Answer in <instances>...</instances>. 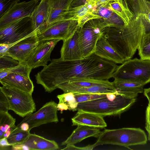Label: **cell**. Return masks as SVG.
<instances>
[{"instance_id": "1", "label": "cell", "mask_w": 150, "mask_h": 150, "mask_svg": "<svg viewBox=\"0 0 150 150\" xmlns=\"http://www.w3.org/2000/svg\"><path fill=\"white\" fill-rule=\"evenodd\" d=\"M118 66L114 62L101 58L95 54L78 60L53 59L35 75L36 83L45 91L51 93L57 86L76 79L91 78L108 80Z\"/></svg>"}, {"instance_id": "2", "label": "cell", "mask_w": 150, "mask_h": 150, "mask_svg": "<svg viewBox=\"0 0 150 150\" xmlns=\"http://www.w3.org/2000/svg\"><path fill=\"white\" fill-rule=\"evenodd\" d=\"M134 15L128 25L122 28L107 27L104 30L109 43L125 61L133 57L147 32L141 16Z\"/></svg>"}, {"instance_id": "3", "label": "cell", "mask_w": 150, "mask_h": 150, "mask_svg": "<svg viewBox=\"0 0 150 150\" xmlns=\"http://www.w3.org/2000/svg\"><path fill=\"white\" fill-rule=\"evenodd\" d=\"M137 98L127 96L120 93L113 100L105 98L79 103L76 111L91 112L103 117L120 115L135 102Z\"/></svg>"}, {"instance_id": "4", "label": "cell", "mask_w": 150, "mask_h": 150, "mask_svg": "<svg viewBox=\"0 0 150 150\" xmlns=\"http://www.w3.org/2000/svg\"><path fill=\"white\" fill-rule=\"evenodd\" d=\"M95 147L103 144L123 146L128 149L132 146L144 145L147 141L144 130L140 128H123L116 129H105L102 131Z\"/></svg>"}, {"instance_id": "5", "label": "cell", "mask_w": 150, "mask_h": 150, "mask_svg": "<svg viewBox=\"0 0 150 150\" xmlns=\"http://www.w3.org/2000/svg\"><path fill=\"white\" fill-rule=\"evenodd\" d=\"M114 79L140 83L150 82V61L135 58L117 66L113 74Z\"/></svg>"}, {"instance_id": "6", "label": "cell", "mask_w": 150, "mask_h": 150, "mask_svg": "<svg viewBox=\"0 0 150 150\" xmlns=\"http://www.w3.org/2000/svg\"><path fill=\"white\" fill-rule=\"evenodd\" d=\"M105 28L102 18L90 20L79 28L78 41L83 58L94 53L97 42Z\"/></svg>"}, {"instance_id": "7", "label": "cell", "mask_w": 150, "mask_h": 150, "mask_svg": "<svg viewBox=\"0 0 150 150\" xmlns=\"http://www.w3.org/2000/svg\"><path fill=\"white\" fill-rule=\"evenodd\" d=\"M6 97L10 110L22 117L33 113L36 110L32 93L7 86L0 87Z\"/></svg>"}, {"instance_id": "8", "label": "cell", "mask_w": 150, "mask_h": 150, "mask_svg": "<svg viewBox=\"0 0 150 150\" xmlns=\"http://www.w3.org/2000/svg\"><path fill=\"white\" fill-rule=\"evenodd\" d=\"M36 33L30 17L20 19L0 29V44H11Z\"/></svg>"}, {"instance_id": "9", "label": "cell", "mask_w": 150, "mask_h": 150, "mask_svg": "<svg viewBox=\"0 0 150 150\" xmlns=\"http://www.w3.org/2000/svg\"><path fill=\"white\" fill-rule=\"evenodd\" d=\"M78 25V20L59 21L48 25L36 35L39 41L57 39L64 41L75 32Z\"/></svg>"}, {"instance_id": "10", "label": "cell", "mask_w": 150, "mask_h": 150, "mask_svg": "<svg viewBox=\"0 0 150 150\" xmlns=\"http://www.w3.org/2000/svg\"><path fill=\"white\" fill-rule=\"evenodd\" d=\"M57 104L53 101L46 103L36 112L26 116L19 124L25 122L29 125V130L41 125L57 122Z\"/></svg>"}, {"instance_id": "11", "label": "cell", "mask_w": 150, "mask_h": 150, "mask_svg": "<svg viewBox=\"0 0 150 150\" xmlns=\"http://www.w3.org/2000/svg\"><path fill=\"white\" fill-rule=\"evenodd\" d=\"M60 39H47L39 41L38 43L30 55L26 62L32 69L40 66L47 65L51 61V53Z\"/></svg>"}, {"instance_id": "12", "label": "cell", "mask_w": 150, "mask_h": 150, "mask_svg": "<svg viewBox=\"0 0 150 150\" xmlns=\"http://www.w3.org/2000/svg\"><path fill=\"white\" fill-rule=\"evenodd\" d=\"M41 0L18 2L0 17V29L23 18L30 17Z\"/></svg>"}, {"instance_id": "13", "label": "cell", "mask_w": 150, "mask_h": 150, "mask_svg": "<svg viewBox=\"0 0 150 150\" xmlns=\"http://www.w3.org/2000/svg\"><path fill=\"white\" fill-rule=\"evenodd\" d=\"M38 42L36 33L34 34L17 42L3 56L10 57L21 64H26L28 57Z\"/></svg>"}, {"instance_id": "14", "label": "cell", "mask_w": 150, "mask_h": 150, "mask_svg": "<svg viewBox=\"0 0 150 150\" xmlns=\"http://www.w3.org/2000/svg\"><path fill=\"white\" fill-rule=\"evenodd\" d=\"M79 28L69 38L63 41L60 50L61 58L67 60L83 58L78 41Z\"/></svg>"}, {"instance_id": "15", "label": "cell", "mask_w": 150, "mask_h": 150, "mask_svg": "<svg viewBox=\"0 0 150 150\" xmlns=\"http://www.w3.org/2000/svg\"><path fill=\"white\" fill-rule=\"evenodd\" d=\"M71 120L72 126L83 125L98 128L107 126L103 117L89 112L78 111Z\"/></svg>"}, {"instance_id": "16", "label": "cell", "mask_w": 150, "mask_h": 150, "mask_svg": "<svg viewBox=\"0 0 150 150\" xmlns=\"http://www.w3.org/2000/svg\"><path fill=\"white\" fill-rule=\"evenodd\" d=\"M94 54L116 64H122L125 61L122 57L109 43L104 33L97 42Z\"/></svg>"}, {"instance_id": "17", "label": "cell", "mask_w": 150, "mask_h": 150, "mask_svg": "<svg viewBox=\"0 0 150 150\" xmlns=\"http://www.w3.org/2000/svg\"><path fill=\"white\" fill-rule=\"evenodd\" d=\"M73 0H49V13L47 26L66 20L67 13Z\"/></svg>"}, {"instance_id": "18", "label": "cell", "mask_w": 150, "mask_h": 150, "mask_svg": "<svg viewBox=\"0 0 150 150\" xmlns=\"http://www.w3.org/2000/svg\"><path fill=\"white\" fill-rule=\"evenodd\" d=\"M49 13V0H41L30 16L36 34L47 26Z\"/></svg>"}, {"instance_id": "19", "label": "cell", "mask_w": 150, "mask_h": 150, "mask_svg": "<svg viewBox=\"0 0 150 150\" xmlns=\"http://www.w3.org/2000/svg\"><path fill=\"white\" fill-rule=\"evenodd\" d=\"M98 128L83 125L77 126L70 135L61 143L62 145H74L90 137L98 138L102 132Z\"/></svg>"}, {"instance_id": "20", "label": "cell", "mask_w": 150, "mask_h": 150, "mask_svg": "<svg viewBox=\"0 0 150 150\" xmlns=\"http://www.w3.org/2000/svg\"><path fill=\"white\" fill-rule=\"evenodd\" d=\"M3 86H7L32 93L34 86L30 77L16 73L10 74L0 79Z\"/></svg>"}, {"instance_id": "21", "label": "cell", "mask_w": 150, "mask_h": 150, "mask_svg": "<svg viewBox=\"0 0 150 150\" xmlns=\"http://www.w3.org/2000/svg\"><path fill=\"white\" fill-rule=\"evenodd\" d=\"M95 86H104L117 91L112 82L109 81L108 80L91 78L78 79L66 82L59 85L57 88L62 90L69 88L89 87Z\"/></svg>"}, {"instance_id": "22", "label": "cell", "mask_w": 150, "mask_h": 150, "mask_svg": "<svg viewBox=\"0 0 150 150\" xmlns=\"http://www.w3.org/2000/svg\"><path fill=\"white\" fill-rule=\"evenodd\" d=\"M22 143L28 146L30 150H55L59 149L58 144L54 141L30 133L26 140Z\"/></svg>"}, {"instance_id": "23", "label": "cell", "mask_w": 150, "mask_h": 150, "mask_svg": "<svg viewBox=\"0 0 150 150\" xmlns=\"http://www.w3.org/2000/svg\"><path fill=\"white\" fill-rule=\"evenodd\" d=\"M112 82L119 93L127 96L137 98L144 92V85L139 82L115 79Z\"/></svg>"}, {"instance_id": "24", "label": "cell", "mask_w": 150, "mask_h": 150, "mask_svg": "<svg viewBox=\"0 0 150 150\" xmlns=\"http://www.w3.org/2000/svg\"><path fill=\"white\" fill-rule=\"evenodd\" d=\"M112 11L123 21L125 25L128 24L134 17V14L126 0H116L109 3Z\"/></svg>"}, {"instance_id": "25", "label": "cell", "mask_w": 150, "mask_h": 150, "mask_svg": "<svg viewBox=\"0 0 150 150\" xmlns=\"http://www.w3.org/2000/svg\"><path fill=\"white\" fill-rule=\"evenodd\" d=\"M64 93L69 92L80 93H108L118 92L106 87L95 86L89 87H71L65 88L62 90Z\"/></svg>"}, {"instance_id": "26", "label": "cell", "mask_w": 150, "mask_h": 150, "mask_svg": "<svg viewBox=\"0 0 150 150\" xmlns=\"http://www.w3.org/2000/svg\"><path fill=\"white\" fill-rule=\"evenodd\" d=\"M30 133V131L23 130L17 126L11 128L10 134L7 138L9 143L12 146L23 142L27 139Z\"/></svg>"}, {"instance_id": "27", "label": "cell", "mask_w": 150, "mask_h": 150, "mask_svg": "<svg viewBox=\"0 0 150 150\" xmlns=\"http://www.w3.org/2000/svg\"><path fill=\"white\" fill-rule=\"evenodd\" d=\"M138 50L140 59L150 61V30L144 36Z\"/></svg>"}, {"instance_id": "28", "label": "cell", "mask_w": 150, "mask_h": 150, "mask_svg": "<svg viewBox=\"0 0 150 150\" xmlns=\"http://www.w3.org/2000/svg\"><path fill=\"white\" fill-rule=\"evenodd\" d=\"M31 70L27 64H20L16 67L0 71V79L12 73L18 74L30 77Z\"/></svg>"}, {"instance_id": "29", "label": "cell", "mask_w": 150, "mask_h": 150, "mask_svg": "<svg viewBox=\"0 0 150 150\" xmlns=\"http://www.w3.org/2000/svg\"><path fill=\"white\" fill-rule=\"evenodd\" d=\"M16 121L8 111H0V131L4 133L8 129L15 127Z\"/></svg>"}, {"instance_id": "30", "label": "cell", "mask_w": 150, "mask_h": 150, "mask_svg": "<svg viewBox=\"0 0 150 150\" xmlns=\"http://www.w3.org/2000/svg\"><path fill=\"white\" fill-rule=\"evenodd\" d=\"M59 100V103H63L69 107V110L73 111H76L78 103L75 95L72 92L64 93L57 96Z\"/></svg>"}, {"instance_id": "31", "label": "cell", "mask_w": 150, "mask_h": 150, "mask_svg": "<svg viewBox=\"0 0 150 150\" xmlns=\"http://www.w3.org/2000/svg\"><path fill=\"white\" fill-rule=\"evenodd\" d=\"M88 12H90L87 4L72 8H69L66 17V20H78Z\"/></svg>"}, {"instance_id": "32", "label": "cell", "mask_w": 150, "mask_h": 150, "mask_svg": "<svg viewBox=\"0 0 150 150\" xmlns=\"http://www.w3.org/2000/svg\"><path fill=\"white\" fill-rule=\"evenodd\" d=\"M114 13L111 9L109 3L97 5L93 12L102 18L104 22L108 20Z\"/></svg>"}, {"instance_id": "33", "label": "cell", "mask_w": 150, "mask_h": 150, "mask_svg": "<svg viewBox=\"0 0 150 150\" xmlns=\"http://www.w3.org/2000/svg\"><path fill=\"white\" fill-rule=\"evenodd\" d=\"M73 93L75 95L76 101L78 103L105 98L106 97L107 94Z\"/></svg>"}, {"instance_id": "34", "label": "cell", "mask_w": 150, "mask_h": 150, "mask_svg": "<svg viewBox=\"0 0 150 150\" xmlns=\"http://www.w3.org/2000/svg\"><path fill=\"white\" fill-rule=\"evenodd\" d=\"M20 64L17 60L7 56L0 57V71L17 66Z\"/></svg>"}, {"instance_id": "35", "label": "cell", "mask_w": 150, "mask_h": 150, "mask_svg": "<svg viewBox=\"0 0 150 150\" xmlns=\"http://www.w3.org/2000/svg\"><path fill=\"white\" fill-rule=\"evenodd\" d=\"M19 1L20 0H0V17Z\"/></svg>"}, {"instance_id": "36", "label": "cell", "mask_w": 150, "mask_h": 150, "mask_svg": "<svg viewBox=\"0 0 150 150\" xmlns=\"http://www.w3.org/2000/svg\"><path fill=\"white\" fill-rule=\"evenodd\" d=\"M101 18L93 13L88 12L86 14L78 20L79 28L82 27L86 22L90 20L96 18Z\"/></svg>"}, {"instance_id": "37", "label": "cell", "mask_w": 150, "mask_h": 150, "mask_svg": "<svg viewBox=\"0 0 150 150\" xmlns=\"http://www.w3.org/2000/svg\"><path fill=\"white\" fill-rule=\"evenodd\" d=\"M9 110L8 100L4 93L0 90V111L8 112Z\"/></svg>"}, {"instance_id": "38", "label": "cell", "mask_w": 150, "mask_h": 150, "mask_svg": "<svg viewBox=\"0 0 150 150\" xmlns=\"http://www.w3.org/2000/svg\"><path fill=\"white\" fill-rule=\"evenodd\" d=\"M145 128L148 134V140L150 141V103H149L146 110Z\"/></svg>"}, {"instance_id": "39", "label": "cell", "mask_w": 150, "mask_h": 150, "mask_svg": "<svg viewBox=\"0 0 150 150\" xmlns=\"http://www.w3.org/2000/svg\"><path fill=\"white\" fill-rule=\"evenodd\" d=\"M95 146L94 144L92 145H89L83 147H78L74 145L66 146V147L62 150H91L93 149Z\"/></svg>"}, {"instance_id": "40", "label": "cell", "mask_w": 150, "mask_h": 150, "mask_svg": "<svg viewBox=\"0 0 150 150\" xmlns=\"http://www.w3.org/2000/svg\"><path fill=\"white\" fill-rule=\"evenodd\" d=\"M18 42L11 44H0V56H4L12 46Z\"/></svg>"}, {"instance_id": "41", "label": "cell", "mask_w": 150, "mask_h": 150, "mask_svg": "<svg viewBox=\"0 0 150 150\" xmlns=\"http://www.w3.org/2000/svg\"><path fill=\"white\" fill-rule=\"evenodd\" d=\"M11 146L9 143L7 138L4 137L0 139V150L11 149Z\"/></svg>"}, {"instance_id": "42", "label": "cell", "mask_w": 150, "mask_h": 150, "mask_svg": "<svg viewBox=\"0 0 150 150\" xmlns=\"http://www.w3.org/2000/svg\"><path fill=\"white\" fill-rule=\"evenodd\" d=\"M87 3V0H73L69 8L85 5Z\"/></svg>"}, {"instance_id": "43", "label": "cell", "mask_w": 150, "mask_h": 150, "mask_svg": "<svg viewBox=\"0 0 150 150\" xmlns=\"http://www.w3.org/2000/svg\"><path fill=\"white\" fill-rule=\"evenodd\" d=\"M11 149L13 150H30L28 146L22 143L12 146Z\"/></svg>"}, {"instance_id": "44", "label": "cell", "mask_w": 150, "mask_h": 150, "mask_svg": "<svg viewBox=\"0 0 150 150\" xmlns=\"http://www.w3.org/2000/svg\"><path fill=\"white\" fill-rule=\"evenodd\" d=\"M57 110L60 111L61 113H62L64 110H69L68 106L63 103H59L57 105Z\"/></svg>"}, {"instance_id": "45", "label": "cell", "mask_w": 150, "mask_h": 150, "mask_svg": "<svg viewBox=\"0 0 150 150\" xmlns=\"http://www.w3.org/2000/svg\"><path fill=\"white\" fill-rule=\"evenodd\" d=\"M17 126L19 127L21 129L25 131H30L29 125L27 122H24L20 124H18Z\"/></svg>"}, {"instance_id": "46", "label": "cell", "mask_w": 150, "mask_h": 150, "mask_svg": "<svg viewBox=\"0 0 150 150\" xmlns=\"http://www.w3.org/2000/svg\"><path fill=\"white\" fill-rule=\"evenodd\" d=\"M96 3L97 5L103 4L108 3L109 2L116 0H92Z\"/></svg>"}, {"instance_id": "47", "label": "cell", "mask_w": 150, "mask_h": 150, "mask_svg": "<svg viewBox=\"0 0 150 150\" xmlns=\"http://www.w3.org/2000/svg\"><path fill=\"white\" fill-rule=\"evenodd\" d=\"M144 94L148 100L149 103H150V87L144 89Z\"/></svg>"}]
</instances>
